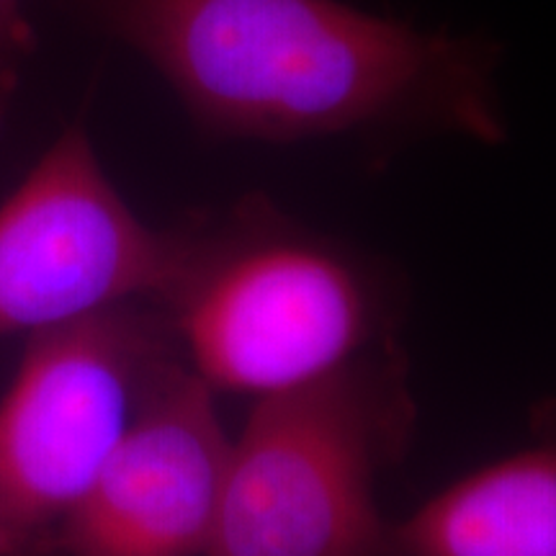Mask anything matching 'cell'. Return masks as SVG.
<instances>
[{
	"mask_svg": "<svg viewBox=\"0 0 556 556\" xmlns=\"http://www.w3.org/2000/svg\"><path fill=\"white\" fill-rule=\"evenodd\" d=\"M137 50L214 137L296 142L433 127L497 144V47L338 0H67Z\"/></svg>",
	"mask_w": 556,
	"mask_h": 556,
	"instance_id": "cell-1",
	"label": "cell"
},
{
	"mask_svg": "<svg viewBox=\"0 0 556 556\" xmlns=\"http://www.w3.org/2000/svg\"><path fill=\"white\" fill-rule=\"evenodd\" d=\"M163 312L208 387L255 400L353 364L381 328L377 287L356 258L263 197L193 227L191 261Z\"/></svg>",
	"mask_w": 556,
	"mask_h": 556,
	"instance_id": "cell-2",
	"label": "cell"
},
{
	"mask_svg": "<svg viewBox=\"0 0 556 556\" xmlns=\"http://www.w3.org/2000/svg\"><path fill=\"white\" fill-rule=\"evenodd\" d=\"M409 422L394 356L255 400L204 556H384L377 475Z\"/></svg>",
	"mask_w": 556,
	"mask_h": 556,
	"instance_id": "cell-3",
	"label": "cell"
},
{
	"mask_svg": "<svg viewBox=\"0 0 556 556\" xmlns=\"http://www.w3.org/2000/svg\"><path fill=\"white\" fill-rule=\"evenodd\" d=\"M180 348L163 307L127 302L39 330L0 400V531L37 556L86 495Z\"/></svg>",
	"mask_w": 556,
	"mask_h": 556,
	"instance_id": "cell-4",
	"label": "cell"
},
{
	"mask_svg": "<svg viewBox=\"0 0 556 556\" xmlns=\"http://www.w3.org/2000/svg\"><path fill=\"white\" fill-rule=\"evenodd\" d=\"M191 253L193 227L139 219L75 124L0 201V338L127 302L163 307Z\"/></svg>",
	"mask_w": 556,
	"mask_h": 556,
	"instance_id": "cell-5",
	"label": "cell"
},
{
	"mask_svg": "<svg viewBox=\"0 0 556 556\" xmlns=\"http://www.w3.org/2000/svg\"><path fill=\"white\" fill-rule=\"evenodd\" d=\"M232 438L214 389L173 356L52 546L67 556H204Z\"/></svg>",
	"mask_w": 556,
	"mask_h": 556,
	"instance_id": "cell-6",
	"label": "cell"
},
{
	"mask_svg": "<svg viewBox=\"0 0 556 556\" xmlns=\"http://www.w3.org/2000/svg\"><path fill=\"white\" fill-rule=\"evenodd\" d=\"M384 556H556V430L387 528Z\"/></svg>",
	"mask_w": 556,
	"mask_h": 556,
	"instance_id": "cell-7",
	"label": "cell"
},
{
	"mask_svg": "<svg viewBox=\"0 0 556 556\" xmlns=\"http://www.w3.org/2000/svg\"><path fill=\"white\" fill-rule=\"evenodd\" d=\"M37 39L24 11V0H0V60L21 62Z\"/></svg>",
	"mask_w": 556,
	"mask_h": 556,
	"instance_id": "cell-8",
	"label": "cell"
},
{
	"mask_svg": "<svg viewBox=\"0 0 556 556\" xmlns=\"http://www.w3.org/2000/svg\"><path fill=\"white\" fill-rule=\"evenodd\" d=\"M16 83H18V62L0 60V127H3L11 99L13 93H16Z\"/></svg>",
	"mask_w": 556,
	"mask_h": 556,
	"instance_id": "cell-9",
	"label": "cell"
},
{
	"mask_svg": "<svg viewBox=\"0 0 556 556\" xmlns=\"http://www.w3.org/2000/svg\"><path fill=\"white\" fill-rule=\"evenodd\" d=\"M0 556H29L26 554V548L18 544V541H13L9 533L0 531Z\"/></svg>",
	"mask_w": 556,
	"mask_h": 556,
	"instance_id": "cell-10",
	"label": "cell"
}]
</instances>
